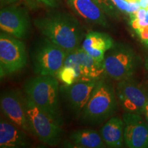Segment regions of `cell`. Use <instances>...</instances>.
I'll list each match as a JSON object with an SVG mask.
<instances>
[{
    "label": "cell",
    "instance_id": "cell-1",
    "mask_svg": "<svg viewBox=\"0 0 148 148\" xmlns=\"http://www.w3.org/2000/svg\"><path fill=\"white\" fill-rule=\"evenodd\" d=\"M34 23L46 38L68 53L79 48L84 40L80 24L71 14L51 13L36 18Z\"/></svg>",
    "mask_w": 148,
    "mask_h": 148
},
{
    "label": "cell",
    "instance_id": "cell-2",
    "mask_svg": "<svg viewBox=\"0 0 148 148\" xmlns=\"http://www.w3.org/2000/svg\"><path fill=\"white\" fill-rule=\"evenodd\" d=\"M115 88L107 79L99 78L81 112L79 119L85 125H98L112 116L117 107Z\"/></svg>",
    "mask_w": 148,
    "mask_h": 148
},
{
    "label": "cell",
    "instance_id": "cell-3",
    "mask_svg": "<svg viewBox=\"0 0 148 148\" xmlns=\"http://www.w3.org/2000/svg\"><path fill=\"white\" fill-rule=\"evenodd\" d=\"M25 95L62 125L57 77L37 75L27 79L23 84Z\"/></svg>",
    "mask_w": 148,
    "mask_h": 148
},
{
    "label": "cell",
    "instance_id": "cell-4",
    "mask_svg": "<svg viewBox=\"0 0 148 148\" xmlns=\"http://www.w3.org/2000/svg\"><path fill=\"white\" fill-rule=\"evenodd\" d=\"M24 103L32 134L47 145H58L62 137V125L26 95Z\"/></svg>",
    "mask_w": 148,
    "mask_h": 148
},
{
    "label": "cell",
    "instance_id": "cell-5",
    "mask_svg": "<svg viewBox=\"0 0 148 148\" xmlns=\"http://www.w3.org/2000/svg\"><path fill=\"white\" fill-rule=\"evenodd\" d=\"M139 62L137 54L130 46L114 43L107 51L103 62L104 74L110 79L120 81L132 77Z\"/></svg>",
    "mask_w": 148,
    "mask_h": 148
},
{
    "label": "cell",
    "instance_id": "cell-6",
    "mask_svg": "<svg viewBox=\"0 0 148 148\" xmlns=\"http://www.w3.org/2000/svg\"><path fill=\"white\" fill-rule=\"evenodd\" d=\"M68 53L47 38L37 42L32 52L34 73L57 77L64 66Z\"/></svg>",
    "mask_w": 148,
    "mask_h": 148
},
{
    "label": "cell",
    "instance_id": "cell-7",
    "mask_svg": "<svg viewBox=\"0 0 148 148\" xmlns=\"http://www.w3.org/2000/svg\"><path fill=\"white\" fill-rule=\"evenodd\" d=\"M25 45L21 40L1 31L0 34L1 77L21 71L27 64Z\"/></svg>",
    "mask_w": 148,
    "mask_h": 148
},
{
    "label": "cell",
    "instance_id": "cell-8",
    "mask_svg": "<svg viewBox=\"0 0 148 148\" xmlns=\"http://www.w3.org/2000/svg\"><path fill=\"white\" fill-rule=\"evenodd\" d=\"M117 102L125 112L144 114L148 95L143 86L132 77L118 81L115 88Z\"/></svg>",
    "mask_w": 148,
    "mask_h": 148
},
{
    "label": "cell",
    "instance_id": "cell-9",
    "mask_svg": "<svg viewBox=\"0 0 148 148\" xmlns=\"http://www.w3.org/2000/svg\"><path fill=\"white\" fill-rule=\"evenodd\" d=\"M1 110L3 116L14 125L32 134L24 103V95L17 89L3 90L0 95Z\"/></svg>",
    "mask_w": 148,
    "mask_h": 148
},
{
    "label": "cell",
    "instance_id": "cell-10",
    "mask_svg": "<svg viewBox=\"0 0 148 148\" xmlns=\"http://www.w3.org/2000/svg\"><path fill=\"white\" fill-rule=\"evenodd\" d=\"M29 16L23 8L12 4L1 8L0 28L11 36L18 39H24L29 34Z\"/></svg>",
    "mask_w": 148,
    "mask_h": 148
},
{
    "label": "cell",
    "instance_id": "cell-11",
    "mask_svg": "<svg viewBox=\"0 0 148 148\" xmlns=\"http://www.w3.org/2000/svg\"><path fill=\"white\" fill-rule=\"evenodd\" d=\"M64 66H72L75 69L77 82L99 79L104 74L102 62L95 60L82 47L68 53Z\"/></svg>",
    "mask_w": 148,
    "mask_h": 148
},
{
    "label": "cell",
    "instance_id": "cell-12",
    "mask_svg": "<svg viewBox=\"0 0 148 148\" xmlns=\"http://www.w3.org/2000/svg\"><path fill=\"white\" fill-rule=\"evenodd\" d=\"M97 80L79 81L71 85L64 84L60 87L67 107L76 118H79Z\"/></svg>",
    "mask_w": 148,
    "mask_h": 148
},
{
    "label": "cell",
    "instance_id": "cell-13",
    "mask_svg": "<svg viewBox=\"0 0 148 148\" xmlns=\"http://www.w3.org/2000/svg\"><path fill=\"white\" fill-rule=\"evenodd\" d=\"M124 143L130 148H148V123L141 114L125 112Z\"/></svg>",
    "mask_w": 148,
    "mask_h": 148
},
{
    "label": "cell",
    "instance_id": "cell-14",
    "mask_svg": "<svg viewBox=\"0 0 148 148\" xmlns=\"http://www.w3.org/2000/svg\"><path fill=\"white\" fill-rule=\"evenodd\" d=\"M114 43L112 37L106 33L91 31L85 35L81 47L95 60L103 63L105 54Z\"/></svg>",
    "mask_w": 148,
    "mask_h": 148
},
{
    "label": "cell",
    "instance_id": "cell-15",
    "mask_svg": "<svg viewBox=\"0 0 148 148\" xmlns=\"http://www.w3.org/2000/svg\"><path fill=\"white\" fill-rule=\"evenodd\" d=\"M26 132L16 126L6 118L0 119V147L21 148L29 146Z\"/></svg>",
    "mask_w": 148,
    "mask_h": 148
},
{
    "label": "cell",
    "instance_id": "cell-16",
    "mask_svg": "<svg viewBox=\"0 0 148 148\" xmlns=\"http://www.w3.org/2000/svg\"><path fill=\"white\" fill-rule=\"evenodd\" d=\"M68 5L77 15L90 23L108 27L104 12L92 0H66Z\"/></svg>",
    "mask_w": 148,
    "mask_h": 148
},
{
    "label": "cell",
    "instance_id": "cell-17",
    "mask_svg": "<svg viewBox=\"0 0 148 148\" xmlns=\"http://www.w3.org/2000/svg\"><path fill=\"white\" fill-rule=\"evenodd\" d=\"M103 141L108 147H121L124 143V123L119 116H112L100 130Z\"/></svg>",
    "mask_w": 148,
    "mask_h": 148
},
{
    "label": "cell",
    "instance_id": "cell-18",
    "mask_svg": "<svg viewBox=\"0 0 148 148\" xmlns=\"http://www.w3.org/2000/svg\"><path fill=\"white\" fill-rule=\"evenodd\" d=\"M70 139L74 147L83 148H103L107 146L101 135L94 130H79L70 135Z\"/></svg>",
    "mask_w": 148,
    "mask_h": 148
},
{
    "label": "cell",
    "instance_id": "cell-19",
    "mask_svg": "<svg viewBox=\"0 0 148 148\" xmlns=\"http://www.w3.org/2000/svg\"><path fill=\"white\" fill-rule=\"evenodd\" d=\"M57 77L65 85H71L77 82V74L73 67L64 66L59 71Z\"/></svg>",
    "mask_w": 148,
    "mask_h": 148
},
{
    "label": "cell",
    "instance_id": "cell-20",
    "mask_svg": "<svg viewBox=\"0 0 148 148\" xmlns=\"http://www.w3.org/2000/svg\"><path fill=\"white\" fill-rule=\"evenodd\" d=\"M115 7L125 13L134 14L140 8L138 1H128L127 0H110Z\"/></svg>",
    "mask_w": 148,
    "mask_h": 148
},
{
    "label": "cell",
    "instance_id": "cell-21",
    "mask_svg": "<svg viewBox=\"0 0 148 148\" xmlns=\"http://www.w3.org/2000/svg\"><path fill=\"white\" fill-rule=\"evenodd\" d=\"M99 5V7L102 10L106 15L112 17L116 16V12L115 5L112 3L110 0H92Z\"/></svg>",
    "mask_w": 148,
    "mask_h": 148
},
{
    "label": "cell",
    "instance_id": "cell-22",
    "mask_svg": "<svg viewBox=\"0 0 148 148\" xmlns=\"http://www.w3.org/2000/svg\"><path fill=\"white\" fill-rule=\"evenodd\" d=\"M29 6L42 4L49 8H57L59 5L60 0H25Z\"/></svg>",
    "mask_w": 148,
    "mask_h": 148
},
{
    "label": "cell",
    "instance_id": "cell-23",
    "mask_svg": "<svg viewBox=\"0 0 148 148\" xmlns=\"http://www.w3.org/2000/svg\"><path fill=\"white\" fill-rule=\"evenodd\" d=\"M146 15H147V9L143 8H140L135 13L130 14L131 18L138 20H145Z\"/></svg>",
    "mask_w": 148,
    "mask_h": 148
},
{
    "label": "cell",
    "instance_id": "cell-24",
    "mask_svg": "<svg viewBox=\"0 0 148 148\" xmlns=\"http://www.w3.org/2000/svg\"><path fill=\"white\" fill-rule=\"evenodd\" d=\"M20 0H0V6L1 8L8 6L12 4H14L16 2H18Z\"/></svg>",
    "mask_w": 148,
    "mask_h": 148
},
{
    "label": "cell",
    "instance_id": "cell-25",
    "mask_svg": "<svg viewBox=\"0 0 148 148\" xmlns=\"http://www.w3.org/2000/svg\"><path fill=\"white\" fill-rule=\"evenodd\" d=\"M139 2L140 8L147 9L148 8V0H139Z\"/></svg>",
    "mask_w": 148,
    "mask_h": 148
},
{
    "label": "cell",
    "instance_id": "cell-26",
    "mask_svg": "<svg viewBox=\"0 0 148 148\" xmlns=\"http://www.w3.org/2000/svg\"><path fill=\"white\" fill-rule=\"evenodd\" d=\"M144 114H145L146 120H147V123H148V103L147 104V106H146L145 111V113H144Z\"/></svg>",
    "mask_w": 148,
    "mask_h": 148
},
{
    "label": "cell",
    "instance_id": "cell-27",
    "mask_svg": "<svg viewBox=\"0 0 148 148\" xmlns=\"http://www.w3.org/2000/svg\"><path fill=\"white\" fill-rule=\"evenodd\" d=\"M145 70L147 71V73H148V56L146 58L145 61Z\"/></svg>",
    "mask_w": 148,
    "mask_h": 148
},
{
    "label": "cell",
    "instance_id": "cell-28",
    "mask_svg": "<svg viewBox=\"0 0 148 148\" xmlns=\"http://www.w3.org/2000/svg\"><path fill=\"white\" fill-rule=\"evenodd\" d=\"M128 1H139V0H127Z\"/></svg>",
    "mask_w": 148,
    "mask_h": 148
},
{
    "label": "cell",
    "instance_id": "cell-29",
    "mask_svg": "<svg viewBox=\"0 0 148 148\" xmlns=\"http://www.w3.org/2000/svg\"><path fill=\"white\" fill-rule=\"evenodd\" d=\"M147 15L148 16V8H147Z\"/></svg>",
    "mask_w": 148,
    "mask_h": 148
}]
</instances>
